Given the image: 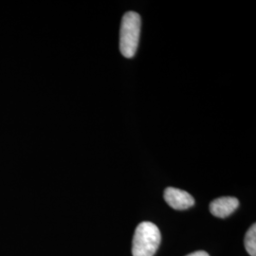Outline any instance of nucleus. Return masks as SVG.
I'll list each match as a JSON object with an SVG mask.
<instances>
[{
	"label": "nucleus",
	"mask_w": 256,
	"mask_h": 256,
	"mask_svg": "<svg viewBox=\"0 0 256 256\" xmlns=\"http://www.w3.org/2000/svg\"><path fill=\"white\" fill-rule=\"evenodd\" d=\"M244 245L246 248L248 254L250 256H256V225L252 224V226L248 229L245 236Z\"/></svg>",
	"instance_id": "5"
},
{
	"label": "nucleus",
	"mask_w": 256,
	"mask_h": 256,
	"mask_svg": "<svg viewBox=\"0 0 256 256\" xmlns=\"http://www.w3.org/2000/svg\"><path fill=\"white\" fill-rule=\"evenodd\" d=\"M140 24V16L135 12H128L122 16L120 30V50L126 58H132L137 52Z\"/></svg>",
	"instance_id": "2"
},
{
	"label": "nucleus",
	"mask_w": 256,
	"mask_h": 256,
	"mask_svg": "<svg viewBox=\"0 0 256 256\" xmlns=\"http://www.w3.org/2000/svg\"><path fill=\"white\" fill-rule=\"evenodd\" d=\"M165 202L174 210H187L194 205V200L189 192L168 187L164 191Z\"/></svg>",
	"instance_id": "3"
},
{
	"label": "nucleus",
	"mask_w": 256,
	"mask_h": 256,
	"mask_svg": "<svg viewBox=\"0 0 256 256\" xmlns=\"http://www.w3.org/2000/svg\"><path fill=\"white\" fill-rule=\"evenodd\" d=\"M238 206L239 202L238 198L232 196H223L210 202V212L216 218H225L236 210Z\"/></svg>",
	"instance_id": "4"
},
{
	"label": "nucleus",
	"mask_w": 256,
	"mask_h": 256,
	"mask_svg": "<svg viewBox=\"0 0 256 256\" xmlns=\"http://www.w3.org/2000/svg\"><path fill=\"white\" fill-rule=\"evenodd\" d=\"M160 240V232L154 223L148 221L140 223L133 238V256H154Z\"/></svg>",
	"instance_id": "1"
},
{
	"label": "nucleus",
	"mask_w": 256,
	"mask_h": 256,
	"mask_svg": "<svg viewBox=\"0 0 256 256\" xmlns=\"http://www.w3.org/2000/svg\"><path fill=\"white\" fill-rule=\"evenodd\" d=\"M210 256L206 252H203V250H198V252H192L188 256Z\"/></svg>",
	"instance_id": "6"
}]
</instances>
